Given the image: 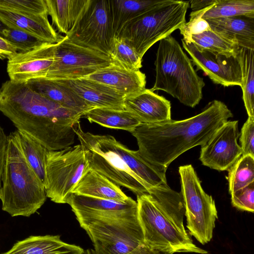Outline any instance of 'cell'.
<instances>
[{"label":"cell","mask_w":254,"mask_h":254,"mask_svg":"<svg viewBox=\"0 0 254 254\" xmlns=\"http://www.w3.org/2000/svg\"><path fill=\"white\" fill-rule=\"evenodd\" d=\"M1 254H85L80 247L63 241L60 235L31 236Z\"/></svg>","instance_id":"obj_21"},{"label":"cell","mask_w":254,"mask_h":254,"mask_svg":"<svg viewBox=\"0 0 254 254\" xmlns=\"http://www.w3.org/2000/svg\"><path fill=\"white\" fill-rule=\"evenodd\" d=\"M218 0H192L190 1L192 11H198L213 5Z\"/></svg>","instance_id":"obj_41"},{"label":"cell","mask_w":254,"mask_h":254,"mask_svg":"<svg viewBox=\"0 0 254 254\" xmlns=\"http://www.w3.org/2000/svg\"><path fill=\"white\" fill-rule=\"evenodd\" d=\"M85 254H97L95 251L92 249H88L85 251Z\"/></svg>","instance_id":"obj_44"},{"label":"cell","mask_w":254,"mask_h":254,"mask_svg":"<svg viewBox=\"0 0 254 254\" xmlns=\"http://www.w3.org/2000/svg\"><path fill=\"white\" fill-rule=\"evenodd\" d=\"M1 36L20 53L29 52L45 43L26 32L8 27L3 30Z\"/></svg>","instance_id":"obj_34"},{"label":"cell","mask_w":254,"mask_h":254,"mask_svg":"<svg viewBox=\"0 0 254 254\" xmlns=\"http://www.w3.org/2000/svg\"><path fill=\"white\" fill-rule=\"evenodd\" d=\"M56 80L71 89L92 109H125V96L102 83L84 78Z\"/></svg>","instance_id":"obj_18"},{"label":"cell","mask_w":254,"mask_h":254,"mask_svg":"<svg viewBox=\"0 0 254 254\" xmlns=\"http://www.w3.org/2000/svg\"><path fill=\"white\" fill-rule=\"evenodd\" d=\"M137 217L145 245L152 250L173 254H207L194 244L184 224L185 208L180 193L167 184L136 196Z\"/></svg>","instance_id":"obj_4"},{"label":"cell","mask_w":254,"mask_h":254,"mask_svg":"<svg viewBox=\"0 0 254 254\" xmlns=\"http://www.w3.org/2000/svg\"><path fill=\"white\" fill-rule=\"evenodd\" d=\"M0 112L17 130L30 135L49 150L71 146L84 114L66 108L30 88L7 80L0 87Z\"/></svg>","instance_id":"obj_1"},{"label":"cell","mask_w":254,"mask_h":254,"mask_svg":"<svg viewBox=\"0 0 254 254\" xmlns=\"http://www.w3.org/2000/svg\"><path fill=\"white\" fill-rule=\"evenodd\" d=\"M26 83L38 93L66 108L84 115L92 109L71 89L56 80L39 78Z\"/></svg>","instance_id":"obj_23"},{"label":"cell","mask_w":254,"mask_h":254,"mask_svg":"<svg viewBox=\"0 0 254 254\" xmlns=\"http://www.w3.org/2000/svg\"><path fill=\"white\" fill-rule=\"evenodd\" d=\"M81 227L90 237L97 254H129L145 245L138 217L99 219Z\"/></svg>","instance_id":"obj_11"},{"label":"cell","mask_w":254,"mask_h":254,"mask_svg":"<svg viewBox=\"0 0 254 254\" xmlns=\"http://www.w3.org/2000/svg\"><path fill=\"white\" fill-rule=\"evenodd\" d=\"M237 56L241 70L243 100L248 117H254V50L240 48Z\"/></svg>","instance_id":"obj_29"},{"label":"cell","mask_w":254,"mask_h":254,"mask_svg":"<svg viewBox=\"0 0 254 254\" xmlns=\"http://www.w3.org/2000/svg\"><path fill=\"white\" fill-rule=\"evenodd\" d=\"M179 173L187 227L199 243L206 244L212 239L218 219L215 201L202 189L191 165L180 166Z\"/></svg>","instance_id":"obj_8"},{"label":"cell","mask_w":254,"mask_h":254,"mask_svg":"<svg viewBox=\"0 0 254 254\" xmlns=\"http://www.w3.org/2000/svg\"><path fill=\"white\" fill-rule=\"evenodd\" d=\"M129 254H171L152 250L145 245H142Z\"/></svg>","instance_id":"obj_42"},{"label":"cell","mask_w":254,"mask_h":254,"mask_svg":"<svg viewBox=\"0 0 254 254\" xmlns=\"http://www.w3.org/2000/svg\"><path fill=\"white\" fill-rule=\"evenodd\" d=\"M56 44L45 42L29 52L10 57L6 67L9 80L22 83L46 78L54 62Z\"/></svg>","instance_id":"obj_16"},{"label":"cell","mask_w":254,"mask_h":254,"mask_svg":"<svg viewBox=\"0 0 254 254\" xmlns=\"http://www.w3.org/2000/svg\"><path fill=\"white\" fill-rule=\"evenodd\" d=\"M238 121H227L201 146L202 164L219 171H228L242 155L237 140Z\"/></svg>","instance_id":"obj_13"},{"label":"cell","mask_w":254,"mask_h":254,"mask_svg":"<svg viewBox=\"0 0 254 254\" xmlns=\"http://www.w3.org/2000/svg\"><path fill=\"white\" fill-rule=\"evenodd\" d=\"M65 36L74 44L111 57L116 36L109 0H87Z\"/></svg>","instance_id":"obj_10"},{"label":"cell","mask_w":254,"mask_h":254,"mask_svg":"<svg viewBox=\"0 0 254 254\" xmlns=\"http://www.w3.org/2000/svg\"><path fill=\"white\" fill-rule=\"evenodd\" d=\"M113 64L123 68L137 71L142 67V59L123 38L116 36L111 56Z\"/></svg>","instance_id":"obj_33"},{"label":"cell","mask_w":254,"mask_h":254,"mask_svg":"<svg viewBox=\"0 0 254 254\" xmlns=\"http://www.w3.org/2000/svg\"><path fill=\"white\" fill-rule=\"evenodd\" d=\"M184 49L191 58L196 70H202L212 81L224 87L241 85L242 76L237 56H227L212 52L186 43L182 39Z\"/></svg>","instance_id":"obj_14"},{"label":"cell","mask_w":254,"mask_h":254,"mask_svg":"<svg viewBox=\"0 0 254 254\" xmlns=\"http://www.w3.org/2000/svg\"><path fill=\"white\" fill-rule=\"evenodd\" d=\"M231 203L242 211H254V182L231 194Z\"/></svg>","instance_id":"obj_37"},{"label":"cell","mask_w":254,"mask_h":254,"mask_svg":"<svg viewBox=\"0 0 254 254\" xmlns=\"http://www.w3.org/2000/svg\"><path fill=\"white\" fill-rule=\"evenodd\" d=\"M48 16V14L35 15L0 8V20L6 27L26 32L44 42L58 43L64 36L56 31Z\"/></svg>","instance_id":"obj_19"},{"label":"cell","mask_w":254,"mask_h":254,"mask_svg":"<svg viewBox=\"0 0 254 254\" xmlns=\"http://www.w3.org/2000/svg\"><path fill=\"white\" fill-rule=\"evenodd\" d=\"M168 0H109L113 27L117 36L129 20L165 3Z\"/></svg>","instance_id":"obj_25"},{"label":"cell","mask_w":254,"mask_h":254,"mask_svg":"<svg viewBox=\"0 0 254 254\" xmlns=\"http://www.w3.org/2000/svg\"><path fill=\"white\" fill-rule=\"evenodd\" d=\"M242 15L254 17V0H218L202 18L208 20Z\"/></svg>","instance_id":"obj_30"},{"label":"cell","mask_w":254,"mask_h":254,"mask_svg":"<svg viewBox=\"0 0 254 254\" xmlns=\"http://www.w3.org/2000/svg\"><path fill=\"white\" fill-rule=\"evenodd\" d=\"M14 132L26 160L45 186L46 159L49 150L26 133L17 129Z\"/></svg>","instance_id":"obj_28"},{"label":"cell","mask_w":254,"mask_h":254,"mask_svg":"<svg viewBox=\"0 0 254 254\" xmlns=\"http://www.w3.org/2000/svg\"><path fill=\"white\" fill-rule=\"evenodd\" d=\"M212 6L200 10L192 11L190 13V20L179 29L180 33L183 36L182 40L185 42H192L191 36L193 35L211 30L209 24L202 18V16Z\"/></svg>","instance_id":"obj_36"},{"label":"cell","mask_w":254,"mask_h":254,"mask_svg":"<svg viewBox=\"0 0 254 254\" xmlns=\"http://www.w3.org/2000/svg\"><path fill=\"white\" fill-rule=\"evenodd\" d=\"M239 136L242 155L254 157V117H248Z\"/></svg>","instance_id":"obj_38"},{"label":"cell","mask_w":254,"mask_h":254,"mask_svg":"<svg viewBox=\"0 0 254 254\" xmlns=\"http://www.w3.org/2000/svg\"><path fill=\"white\" fill-rule=\"evenodd\" d=\"M230 194L254 182V157L242 155L228 171Z\"/></svg>","instance_id":"obj_32"},{"label":"cell","mask_w":254,"mask_h":254,"mask_svg":"<svg viewBox=\"0 0 254 254\" xmlns=\"http://www.w3.org/2000/svg\"><path fill=\"white\" fill-rule=\"evenodd\" d=\"M84 78L102 83L125 97L142 91L146 83V75L140 70H127L113 64Z\"/></svg>","instance_id":"obj_20"},{"label":"cell","mask_w":254,"mask_h":254,"mask_svg":"<svg viewBox=\"0 0 254 254\" xmlns=\"http://www.w3.org/2000/svg\"><path fill=\"white\" fill-rule=\"evenodd\" d=\"M87 0H45L48 15L58 33L66 35Z\"/></svg>","instance_id":"obj_26"},{"label":"cell","mask_w":254,"mask_h":254,"mask_svg":"<svg viewBox=\"0 0 254 254\" xmlns=\"http://www.w3.org/2000/svg\"><path fill=\"white\" fill-rule=\"evenodd\" d=\"M7 142V135H6L3 128L0 126V190L2 185Z\"/></svg>","instance_id":"obj_39"},{"label":"cell","mask_w":254,"mask_h":254,"mask_svg":"<svg viewBox=\"0 0 254 254\" xmlns=\"http://www.w3.org/2000/svg\"><path fill=\"white\" fill-rule=\"evenodd\" d=\"M191 41L200 48L227 56H237L240 48L236 42L211 29L192 35Z\"/></svg>","instance_id":"obj_31"},{"label":"cell","mask_w":254,"mask_h":254,"mask_svg":"<svg viewBox=\"0 0 254 254\" xmlns=\"http://www.w3.org/2000/svg\"><path fill=\"white\" fill-rule=\"evenodd\" d=\"M72 193L121 202L126 201L130 197L120 187L90 168L82 175Z\"/></svg>","instance_id":"obj_24"},{"label":"cell","mask_w":254,"mask_h":254,"mask_svg":"<svg viewBox=\"0 0 254 254\" xmlns=\"http://www.w3.org/2000/svg\"><path fill=\"white\" fill-rule=\"evenodd\" d=\"M206 20L212 30L236 42L240 48L254 50V17L242 15Z\"/></svg>","instance_id":"obj_22"},{"label":"cell","mask_w":254,"mask_h":254,"mask_svg":"<svg viewBox=\"0 0 254 254\" xmlns=\"http://www.w3.org/2000/svg\"><path fill=\"white\" fill-rule=\"evenodd\" d=\"M155 81L152 91L162 90L183 104L194 108L202 98L205 83L190 59L172 36L159 41L156 53Z\"/></svg>","instance_id":"obj_6"},{"label":"cell","mask_w":254,"mask_h":254,"mask_svg":"<svg viewBox=\"0 0 254 254\" xmlns=\"http://www.w3.org/2000/svg\"><path fill=\"white\" fill-rule=\"evenodd\" d=\"M83 117L90 123H95L110 128L126 130L130 133L141 124L125 109L92 108L86 112Z\"/></svg>","instance_id":"obj_27"},{"label":"cell","mask_w":254,"mask_h":254,"mask_svg":"<svg viewBox=\"0 0 254 254\" xmlns=\"http://www.w3.org/2000/svg\"><path fill=\"white\" fill-rule=\"evenodd\" d=\"M46 199L43 182L26 160L14 131L10 132L0 190L2 210L12 217H29Z\"/></svg>","instance_id":"obj_5"},{"label":"cell","mask_w":254,"mask_h":254,"mask_svg":"<svg viewBox=\"0 0 254 254\" xmlns=\"http://www.w3.org/2000/svg\"><path fill=\"white\" fill-rule=\"evenodd\" d=\"M76 135L86 152L90 168L136 196L167 184V167L141 157L113 136L85 132L80 124Z\"/></svg>","instance_id":"obj_3"},{"label":"cell","mask_w":254,"mask_h":254,"mask_svg":"<svg viewBox=\"0 0 254 254\" xmlns=\"http://www.w3.org/2000/svg\"><path fill=\"white\" fill-rule=\"evenodd\" d=\"M189 2L168 0L127 22L117 36L125 40L142 59L153 45L184 25Z\"/></svg>","instance_id":"obj_7"},{"label":"cell","mask_w":254,"mask_h":254,"mask_svg":"<svg viewBox=\"0 0 254 254\" xmlns=\"http://www.w3.org/2000/svg\"><path fill=\"white\" fill-rule=\"evenodd\" d=\"M233 114L223 102L214 100L199 114L183 120L140 124L131 132L138 154L168 168L177 157L196 146L204 145Z\"/></svg>","instance_id":"obj_2"},{"label":"cell","mask_w":254,"mask_h":254,"mask_svg":"<svg viewBox=\"0 0 254 254\" xmlns=\"http://www.w3.org/2000/svg\"><path fill=\"white\" fill-rule=\"evenodd\" d=\"M80 227L97 219L137 218V202L132 198L125 202L72 193L67 200Z\"/></svg>","instance_id":"obj_15"},{"label":"cell","mask_w":254,"mask_h":254,"mask_svg":"<svg viewBox=\"0 0 254 254\" xmlns=\"http://www.w3.org/2000/svg\"><path fill=\"white\" fill-rule=\"evenodd\" d=\"M0 8L21 13L48 15L45 0H0Z\"/></svg>","instance_id":"obj_35"},{"label":"cell","mask_w":254,"mask_h":254,"mask_svg":"<svg viewBox=\"0 0 254 254\" xmlns=\"http://www.w3.org/2000/svg\"><path fill=\"white\" fill-rule=\"evenodd\" d=\"M124 107L140 123L157 124L171 119L170 102L149 89L125 97Z\"/></svg>","instance_id":"obj_17"},{"label":"cell","mask_w":254,"mask_h":254,"mask_svg":"<svg viewBox=\"0 0 254 254\" xmlns=\"http://www.w3.org/2000/svg\"><path fill=\"white\" fill-rule=\"evenodd\" d=\"M112 64L110 56L74 44L64 36L56 44L54 62L46 78H85Z\"/></svg>","instance_id":"obj_12"},{"label":"cell","mask_w":254,"mask_h":254,"mask_svg":"<svg viewBox=\"0 0 254 254\" xmlns=\"http://www.w3.org/2000/svg\"><path fill=\"white\" fill-rule=\"evenodd\" d=\"M89 168L86 152L80 144L49 150L45 164L47 197L57 203H67L74 188Z\"/></svg>","instance_id":"obj_9"},{"label":"cell","mask_w":254,"mask_h":254,"mask_svg":"<svg viewBox=\"0 0 254 254\" xmlns=\"http://www.w3.org/2000/svg\"><path fill=\"white\" fill-rule=\"evenodd\" d=\"M6 27L0 20V36H1V34L3 31V30L7 28Z\"/></svg>","instance_id":"obj_43"},{"label":"cell","mask_w":254,"mask_h":254,"mask_svg":"<svg viewBox=\"0 0 254 254\" xmlns=\"http://www.w3.org/2000/svg\"><path fill=\"white\" fill-rule=\"evenodd\" d=\"M16 53L15 47L0 36V59H8Z\"/></svg>","instance_id":"obj_40"}]
</instances>
